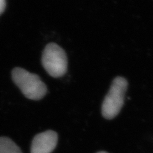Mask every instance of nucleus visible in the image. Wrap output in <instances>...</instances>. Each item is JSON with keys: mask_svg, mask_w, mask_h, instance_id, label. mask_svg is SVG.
<instances>
[{"mask_svg": "<svg viewBox=\"0 0 153 153\" xmlns=\"http://www.w3.org/2000/svg\"><path fill=\"white\" fill-rule=\"evenodd\" d=\"M12 79L25 97L39 100L47 93V88L39 76L21 68H16L12 73Z\"/></svg>", "mask_w": 153, "mask_h": 153, "instance_id": "obj_1", "label": "nucleus"}, {"mask_svg": "<svg viewBox=\"0 0 153 153\" xmlns=\"http://www.w3.org/2000/svg\"><path fill=\"white\" fill-rule=\"evenodd\" d=\"M127 85L126 80L121 76H118L113 80L102 106V113L105 119H112L121 111L124 104Z\"/></svg>", "mask_w": 153, "mask_h": 153, "instance_id": "obj_2", "label": "nucleus"}, {"mask_svg": "<svg viewBox=\"0 0 153 153\" xmlns=\"http://www.w3.org/2000/svg\"><path fill=\"white\" fill-rule=\"evenodd\" d=\"M42 65L53 77L63 76L67 70V57L64 50L56 44H48L43 52Z\"/></svg>", "mask_w": 153, "mask_h": 153, "instance_id": "obj_3", "label": "nucleus"}, {"mask_svg": "<svg viewBox=\"0 0 153 153\" xmlns=\"http://www.w3.org/2000/svg\"><path fill=\"white\" fill-rule=\"evenodd\" d=\"M57 133L52 130L38 134L33 138L31 153H51L57 143Z\"/></svg>", "mask_w": 153, "mask_h": 153, "instance_id": "obj_4", "label": "nucleus"}, {"mask_svg": "<svg viewBox=\"0 0 153 153\" xmlns=\"http://www.w3.org/2000/svg\"><path fill=\"white\" fill-rule=\"evenodd\" d=\"M0 153H22L16 143L7 137H0Z\"/></svg>", "mask_w": 153, "mask_h": 153, "instance_id": "obj_5", "label": "nucleus"}, {"mask_svg": "<svg viewBox=\"0 0 153 153\" xmlns=\"http://www.w3.org/2000/svg\"><path fill=\"white\" fill-rule=\"evenodd\" d=\"M5 7H6L5 0H0V15H1V14L4 12Z\"/></svg>", "mask_w": 153, "mask_h": 153, "instance_id": "obj_6", "label": "nucleus"}, {"mask_svg": "<svg viewBox=\"0 0 153 153\" xmlns=\"http://www.w3.org/2000/svg\"><path fill=\"white\" fill-rule=\"evenodd\" d=\"M97 153H108L107 152H105V151H100V152H98Z\"/></svg>", "mask_w": 153, "mask_h": 153, "instance_id": "obj_7", "label": "nucleus"}]
</instances>
